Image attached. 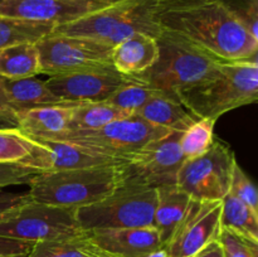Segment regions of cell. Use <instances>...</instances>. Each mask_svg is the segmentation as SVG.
Returning <instances> with one entry per match:
<instances>
[{
	"mask_svg": "<svg viewBox=\"0 0 258 257\" xmlns=\"http://www.w3.org/2000/svg\"><path fill=\"white\" fill-rule=\"evenodd\" d=\"M154 18L221 60L257 58V38L216 0H163Z\"/></svg>",
	"mask_w": 258,
	"mask_h": 257,
	"instance_id": "1",
	"label": "cell"
},
{
	"mask_svg": "<svg viewBox=\"0 0 258 257\" xmlns=\"http://www.w3.org/2000/svg\"><path fill=\"white\" fill-rule=\"evenodd\" d=\"M179 101L197 118H213L258 98L256 59L222 60L203 80L176 92Z\"/></svg>",
	"mask_w": 258,
	"mask_h": 257,
	"instance_id": "2",
	"label": "cell"
},
{
	"mask_svg": "<svg viewBox=\"0 0 258 257\" xmlns=\"http://www.w3.org/2000/svg\"><path fill=\"white\" fill-rule=\"evenodd\" d=\"M126 178L125 163L42 171L28 184V196L39 203L76 209L103 199Z\"/></svg>",
	"mask_w": 258,
	"mask_h": 257,
	"instance_id": "3",
	"label": "cell"
},
{
	"mask_svg": "<svg viewBox=\"0 0 258 257\" xmlns=\"http://www.w3.org/2000/svg\"><path fill=\"white\" fill-rule=\"evenodd\" d=\"M159 55L156 62L136 81L155 90L174 93L203 80L221 59L170 30L161 29L156 35Z\"/></svg>",
	"mask_w": 258,
	"mask_h": 257,
	"instance_id": "4",
	"label": "cell"
},
{
	"mask_svg": "<svg viewBox=\"0 0 258 257\" xmlns=\"http://www.w3.org/2000/svg\"><path fill=\"white\" fill-rule=\"evenodd\" d=\"M156 198V188L126 178L103 199L76 208V219L83 232L154 227Z\"/></svg>",
	"mask_w": 258,
	"mask_h": 257,
	"instance_id": "5",
	"label": "cell"
},
{
	"mask_svg": "<svg viewBox=\"0 0 258 257\" xmlns=\"http://www.w3.org/2000/svg\"><path fill=\"white\" fill-rule=\"evenodd\" d=\"M163 0H122L75 22L55 25L52 33L82 35L115 45L136 33L156 37L161 28L155 13Z\"/></svg>",
	"mask_w": 258,
	"mask_h": 257,
	"instance_id": "6",
	"label": "cell"
},
{
	"mask_svg": "<svg viewBox=\"0 0 258 257\" xmlns=\"http://www.w3.org/2000/svg\"><path fill=\"white\" fill-rule=\"evenodd\" d=\"M171 133L153 125L138 115L112 121L97 130L70 131L59 140L81 146L90 153L126 163L146 144Z\"/></svg>",
	"mask_w": 258,
	"mask_h": 257,
	"instance_id": "7",
	"label": "cell"
},
{
	"mask_svg": "<svg viewBox=\"0 0 258 257\" xmlns=\"http://www.w3.org/2000/svg\"><path fill=\"white\" fill-rule=\"evenodd\" d=\"M75 211L28 199L0 217V236L34 243L80 236Z\"/></svg>",
	"mask_w": 258,
	"mask_h": 257,
	"instance_id": "8",
	"label": "cell"
},
{
	"mask_svg": "<svg viewBox=\"0 0 258 257\" xmlns=\"http://www.w3.org/2000/svg\"><path fill=\"white\" fill-rule=\"evenodd\" d=\"M236 161L233 150L227 144L214 140L203 155L184 161L175 184L190 198L222 201L229 191Z\"/></svg>",
	"mask_w": 258,
	"mask_h": 257,
	"instance_id": "9",
	"label": "cell"
},
{
	"mask_svg": "<svg viewBox=\"0 0 258 257\" xmlns=\"http://www.w3.org/2000/svg\"><path fill=\"white\" fill-rule=\"evenodd\" d=\"M35 45L39 50L40 73L49 77L112 65V45L82 35L50 33Z\"/></svg>",
	"mask_w": 258,
	"mask_h": 257,
	"instance_id": "10",
	"label": "cell"
},
{
	"mask_svg": "<svg viewBox=\"0 0 258 257\" xmlns=\"http://www.w3.org/2000/svg\"><path fill=\"white\" fill-rule=\"evenodd\" d=\"M180 138V131H171L146 144L125 163L127 179L154 188L175 184L179 169L185 161Z\"/></svg>",
	"mask_w": 258,
	"mask_h": 257,
	"instance_id": "11",
	"label": "cell"
},
{
	"mask_svg": "<svg viewBox=\"0 0 258 257\" xmlns=\"http://www.w3.org/2000/svg\"><path fill=\"white\" fill-rule=\"evenodd\" d=\"M222 201L190 199L185 214L164 246L170 257H191L221 232Z\"/></svg>",
	"mask_w": 258,
	"mask_h": 257,
	"instance_id": "12",
	"label": "cell"
},
{
	"mask_svg": "<svg viewBox=\"0 0 258 257\" xmlns=\"http://www.w3.org/2000/svg\"><path fill=\"white\" fill-rule=\"evenodd\" d=\"M126 80L112 65H107L50 76L45 83L62 102L81 103L106 101Z\"/></svg>",
	"mask_w": 258,
	"mask_h": 257,
	"instance_id": "13",
	"label": "cell"
},
{
	"mask_svg": "<svg viewBox=\"0 0 258 257\" xmlns=\"http://www.w3.org/2000/svg\"><path fill=\"white\" fill-rule=\"evenodd\" d=\"M108 5L102 0H3L0 17L60 25L105 9Z\"/></svg>",
	"mask_w": 258,
	"mask_h": 257,
	"instance_id": "14",
	"label": "cell"
},
{
	"mask_svg": "<svg viewBox=\"0 0 258 257\" xmlns=\"http://www.w3.org/2000/svg\"><path fill=\"white\" fill-rule=\"evenodd\" d=\"M85 237L95 251L111 257H145L164 247L155 227L101 229Z\"/></svg>",
	"mask_w": 258,
	"mask_h": 257,
	"instance_id": "15",
	"label": "cell"
},
{
	"mask_svg": "<svg viewBox=\"0 0 258 257\" xmlns=\"http://www.w3.org/2000/svg\"><path fill=\"white\" fill-rule=\"evenodd\" d=\"M33 139V138H32ZM37 148L24 161V165L32 166L40 171L67 170V169L91 168V166L123 164L106 156L90 153L81 146L63 140L34 139Z\"/></svg>",
	"mask_w": 258,
	"mask_h": 257,
	"instance_id": "16",
	"label": "cell"
},
{
	"mask_svg": "<svg viewBox=\"0 0 258 257\" xmlns=\"http://www.w3.org/2000/svg\"><path fill=\"white\" fill-rule=\"evenodd\" d=\"M75 105L63 102L20 111L17 113L18 128L33 139L59 140L70 131Z\"/></svg>",
	"mask_w": 258,
	"mask_h": 257,
	"instance_id": "17",
	"label": "cell"
},
{
	"mask_svg": "<svg viewBox=\"0 0 258 257\" xmlns=\"http://www.w3.org/2000/svg\"><path fill=\"white\" fill-rule=\"evenodd\" d=\"M159 47L156 37L136 33L112 45L111 63L123 77H136L156 62Z\"/></svg>",
	"mask_w": 258,
	"mask_h": 257,
	"instance_id": "18",
	"label": "cell"
},
{
	"mask_svg": "<svg viewBox=\"0 0 258 257\" xmlns=\"http://www.w3.org/2000/svg\"><path fill=\"white\" fill-rule=\"evenodd\" d=\"M135 115L153 125L170 131H185L198 118L179 101L174 93L159 91Z\"/></svg>",
	"mask_w": 258,
	"mask_h": 257,
	"instance_id": "19",
	"label": "cell"
},
{
	"mask_svg": "<svg viewBox=\"0 0 258 257\" xmlns=\"http://www.w3.org/2000/svg\"><path fill=\"white\" fill-rule=\"evenodd\" d=\"M156 206L154 209V227L158 229L161 243L165 246L180 223L190 203V197L176 184L156 188Z\"/></svg>",
	"mask_w": 258,
	"mask_h": 257,
	"instance_id": "20",
	"label": "cell"
},
{
	"mask_svg": "<svg viewBox=\"0 0 258 257\" xmlns=\"http://www.w3.org/2000/svg\"><path fill=\"white\" fill-rule=\"evenodd\" d=\"M4 87L15 115L20 111L40 107V106L63 103L55 97L48 88L45 81L39 80L37 76L18 80L4 78Z\"/></svg>",
	"mask_w": 258,
	"mask_h": 257,
	"instance_id": "21",
	"label": "cell"
},
{
	"mask_svg": "<svg viewBox=\"0 0 258 257\" xmlns=\"http://www.w3.org/2000/svg\"><path fill=\"white\" fill-rule=\"evenodd\" d=\"M40 73V58L35 43H22L0 49V76L8 80L34 77Z\"/></svg>",
	"mask_w": 258,
	"mask_h": 257,
	"instance_id": "22",
	"label": "cell"
},
{
	"mask_svg": "<svg viewBox=\"0 0 258 257\" xmlns=\"http://www.w3.org/2000/svg\"><path fill=\"white\" fill-rule=\"evenodd\" d=\"M126 116H128L127 112L111 105L107 101L76 103L73 106L70 131L97 130Z\"/></svg>",
	"mask_w": 258,
	"mask_h": 257,
	"instance_id": "23",
	"label": "cell"
},
{
	"mask_svg": "<svg viewBox=\"0 0 258 257\" xmlns=\"http://www.w3.org/2000/svg\"><path fill=\"white\" fill-rule=\"evenodd\" d=\"M54 24L20 18L0 17V49L22 43H37L54 30Z\"/></svg>",
	"mask_w": 258,
	"mask_h": 257,
	"instance_id": "24",
	"label": "cell"
},
{
	"mask_svg": "<svg viewBox=\"0 0 258 257\" xmlns=\"http://www.w3.org/2000/svg\"><path fill=\"white\" fill-rule=\"evenodd\" d=\"M221 226L258 241V212L229 193L222 199Z\"/></svg>",
	"mask_w": 258,
	"mask_h": 257,
	"instance_id": "25",
	"label": "cell"
},
{
	"mask_svg": "<svg viewBox=\"0 0 258 257\" xmlns=\"http://www.w3.org/2000/svg\"><path fill=\"white\" fill-rule=\"evenodd\" d=\"M93 249L86 241L85 232L71 238L37 242L28 257H92Z\"/></svg>",
	"mask_w": 258,
	"mask_h": 257,
	"instance_id": "26",
	"label": "cell"
},
{
	"mask_svg": "<svg viewBox=\"0 0 258 257\" xmlns=\"http://www.w3.org/2000/svg\"><path fill=\"white\" fill-rule=\"evenodd\" d=\"M216 122L213 118H198L181 133L180 149L185 160L198 158L208 151L214 141Z\"/></svg>",
	"mask_w": 258,
	"mask_h": 257,
	"instance_id": "27",
	"label": "cell"
},
{
	"mask_svg": "<svg viewBox=\"0 0 258 257\" xmlns=\"http://www.w3.org/2000/svg\"><path fill=\"white\" fill-rule=\"evenodd\" d=\"M127 78L126 82L106 101L127 112L128 115H135L154 95L159 92V90H155L140 81H136L135 78Z\"/></svg>",
	"mask_w": 258,
	"mask_h": 257,
	"instance_id": "28",
	"label": "cell"
},
{
	"mask_svg": "<svg viewBox=\"0 0 258 257\" xmlns=\"http://www.w3.org/2000/svg\"><path fill=\"white\" fill-rule=\"evenodd\" d=\"M37 148V141L19 128H0V163L23 164Z\"/></svg>",
	"mask_w": 258,
	"mask_h": 257,
	"instance_id": "29",
	"label": "cell"
},
{
	"mask_svg": "<svg viewBox=\"0 0 258 257\" xmlns=\"http://www.w3.org/2000/svg\"><path fill=\"white\" fill-rule=\"evenodd\" d=\"M218 241L224 257H258V241L228 228H222Z\"/></svg>",
	"mask_w": 258,
	"mask_h": 257,
	"instance_id": "30",
	"label": "cell"
},
{
	"mask_svg": "<svg viewBox=\"0 0 258 257\" xmlns=\"http://www.w3.org/2000/svg\"><path fill=\"white\" fill-rule=\"evenodd\" d=\"M258 39V0H216Z\"/></svg>",
	"mask_w": 258,
	"mask_h": 257,
	"instance_id": "31",
	"label": "cell"
},
{
	"mask_svg": "<svg viewBox=\"0 0 258 257\" xmlns=\"http://www.w3.org/2000/svg\"><path fill=\"white\" fill-rule=\"evenodd\" d=\"M228 193L246 203L253 211L258 212V194L256 186L237 161L233 166V170H232Z\"/></svg>",
	"mask_w": 258,
	"mask_h": 257,
	"instance_id": "32",
	"label": "cell"
},
{
	"mask_svg": "<svg viewBox=\"0 0 258 257\" xmlns=\"http://www.w3.org/2000/svg\"><path fill=\"white\" fill-rule=\"evenodd\" d=\"M42 173L38 169L20 163H0V188L29 184L30 180Z\"/></svg>",
	"mask_w": 258,
	"mask_h": 257,
	"instance_id": "33",
	"label": "cell"
},
{
	"mask_svg": "<svg viewBox=\"0 0 258 257\" xmlns=\"http://www.w3.org/2000/svg\"><path fill=\"white\" fill-rule=\"evenodd\" d=\"M34 242L0 236V257H28Z\"/></svg>",
	"mask_w": 258,
	"mask_h": 257,
	"instance_id": "34",
	"label": "cell"
},
{
	"mask_svg": "<svg viewBox=\"0 0 258 257\" xmlns=\"http://www.w3.org/2000/svg\"><path fill=\"white\" fill-rule=\"evenodd\" d=\"M29 198L28 191L25 193H14V191H7L0 188V217L4 216L7 212L13 209L14 207L20 206Z\"/></svg>",
	"mask_w": 258,
	"mask_h": 257,
	"instance_id": "35",
	"label": "cell"
},
{
	"mask_svg": "<svg viewBox=\"0 0 258 257\" xmlns=\"http://www.w3.org/2000/svg\"><path fill=\"white\" fill-rule=\"evenodd\" d=\"M191 257H224L222 246L218 239L209 242L208 244L199 249L197 253H194Z\"/></svg>",
	"mask_w": 258,
	"mask_h": 257,
	"instance_id": "36",
	"label": "cell"
},
{
	"mask_svg": "<svg viewBox=\"0 0 258 257\" xmlns=\"http://www.w3.org/2000/svg\"><path fill=\"white\" fill-rule=\"evenodd\" d=\"M0 112L12 113V115H15L14 108H13L12 103H10V101H9V97H8V95H7V91H5L4 78H3L2 76H0Z\"/></svg>",
	"mask_w": 258,
	"mask_h": 257,
	"instance_id": "37",
	"label": "cell"
},
{
	"mask_svg": "<svg viewBox=\"0 0 258 257\" xmlns=\"http://www.w3.org/2000/svg\"><path fill=\"white\" fill-rule=\"evenodd\" d=\"M0 128H18L17 116L0 112Z\"/></svg>",
	"mask_w": 258,
	"mask_h": 257,
	"instance_id": "38",
	"label": "cell"
},
{
	"mask_svg": "<svg viewBox=\"0 0 258 257\" xmlns=\"http://www.w3.org/2000/svg\"><path fill=\"white\" fill-rule=\"evenodd\" d=\"M145 257H170L168 254V252H166V249L164 248V247H160V248H158L156 251L151 252V253H149L148 256Z\"/></svg>",
	"mask_w": 258,
	"mask_h": 257,
	"instance_id": "39",
	"label": "cell"
},
{
	"mask_svg": "<svg viewBox=\"0 0 258 257\" xmlns=\"http://www.w3.org/2000/svg\"><path fill=\"white\" fill-rule=\"evenodd\" d=\"M91 248H92V247H91ZM93 249V248H92ZM93 252H95V254H93L92 257H111V256H107V254H103V253H100V252H97V251H95V249H93Z\"/></svg>",
	"mask_w": 258,
	"mask_h": 257,
	"instance_id": "40",
	"label": "cell"
},
{
	"mask_svg": "<svg viewBox=\"0 0 258 257\" xmlns=\"http://www.w3.org/2000/svg\"><path fill=\"white\" fill-rule=\"evenodd\" d=\"M102 2H105V3H107V4H116V3H118V2H122V0H102Z\"/></svg>",
	"mask_w": 258,
	"mask_h": 257,
	"instance_id": "41",
	"label": "cell"
},
{
	"mask_svg": "<svg viewBox=\"0 0 258 257\" xmlns=\"http://www.w3.org/2000/svg\"><path fill=\"white\" fill-rule=\"evenodd\" d=\"M3 2V0H0V3H2Z\"/></svg>",
	"mask_w": 258,
	"mask_h": 257,
	"instance_id": "42",
	"label": "cell"
}]
</instances>
